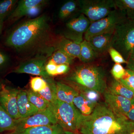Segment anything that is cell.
I'll use <instances>...</instances> for the list:
<instances>
[{
	"label": "cell",
	"instance_id": "cell-1",
	"mask_svg": "<svg viewBox=\"0 0 134 134\" xmlns=\"http://www.w3.org/2000/svg\"><path fill=\"white\" fill-rule=\"evenodd\" d=\"M56 38L49 18L43 14L19 23L9 34L5 44L25 60L40 56L50 58L55 50Z\"/></svg>",
	"mask_w": 134,
	"mask_h": 134
},
{
	"label": "cell",
	"instance_id": "cell-2",
	"mask_svg": "<svg viewBox=\"0 0 134 134\" xmlns=\"http://www.w3.org/2000/svg\"><path fill=\"white\" fill-rule=\"evenodd\" d=\"M134 122L117 114L105 102L98 103L91 114L83 115L79 131L80 134H130Z\"/></svg>",
	"mask_w": 134,
	"mask_h": 134
},
{
	"label": "cell",
	"instance_id": "cell-3",
	"mask_svg": "<svg viewBox=\"0 0 134 134\" xmlns=\"http://www.w3.org/2000/svg\"><path fill=\"white\" fill-rule=\"evenodd\" d=\"M70 86H79L103 94L108 89L105 73L101 67L92 65L77 66L65 78Z\"/></svg>",
	"mask_w": 134,
	"mask_h": 134
},
{
	"label": "cell",
	"instance_id": "cell-4",
	"mask_svg": "<svg viewBox=\"0 0 134 134\" xmlns=\"http://www.w3.org/2000/svg\"><path fill=\"white\" fill-rule=\"evenodd\" d=\"M51 104L57 123L65 131H79L83 115L74 105L58 100Z\"/></svg>",
	"mask_w": 134,
	"mask_h": 134
},
{
	"label": "cell",
	"instance_id": "cell-5",
	"mask_svg": "<svg viewBox=\"0 0 134 134\" xmlns=\"http://www.w3.org/2000/svg\"><path fill=\"white\" fill-rule=\"evenodd\" d=\"M111 47L128 60L134 47V21L127 18L117 26L114 32Z\"/></svg>",
	"mask_w": 134,
	"mask_h": 134
},
{
	"label": "cell",
	"instance_id": "cell-6",
	"mask_svg": "<svg viewBox=\"0 0 134 134\" xmlns=\"http://www.w3.org/2000/svg\"><path fill=\"white\" fill-rule=\"evenodd\" d=\"M78 2L80 12L91 23L105 17L116 9L114 0H80Z\"/></svg>",
	"mask_w": 134,
	"mask_h": 134
},
{
	"label": "cell",
	"instance_id": "cell-7",
	"mask_svg": "<svg viewBox=\"0 0 134 134\" xmlns=\"http://www.w3.org/2000/svg\"><path fill=\"white\" fill-rule=\"evenodd\" d=\"M126 19L122 12L115 9L105 17L91 23L85 33V40L88 41L97 35L114 32L117 26Z\"/></svg>",
	"mask_w": 134,
	"mask_h": 134
},
{
	"label": "cell",
	"instance_id": "cell-8",
	"mask_svg": "<svg viewBox=\"0 0 134 134\" xmlns=\"http://www.w3.org/2000/svg\"><path fill=\"white\" fill-rule=\"evenodd\" d=\"M57 120L51 104L49 108L39 111L34 115L16 120L15 132L19 133L30 128L57 124Z\"/></svg>",
	"mask_w": 134,
	"mask_h": 134
},
{
	"label": "cell",
	"instance_id": "cell-9",
	"mask_svg": "<svg viewBox=\"0 0 134 134\" xmlns=\"http://www.w3.org/2000/svg\"><path fill=\"white\" fill-rule=\"evenodd\" d=\"M49 58L45 56H37L26 59L18 65L12 72L16 74H26L40 76L44 79L51 77L46 70V65Z\"/></svg>",
	"mask_w": 134,
	"mask_h": 134
},
{
	"label": "cell",
	"instance_id": "cell-10",
	"mask_svg": "<svg viewBox=\"0 0 134 134\" xmlns=\"http://www.w3.org/2000/svg\"><path fill=\"white\" fill-rule=\"evenodd\" d=\"M19 90L1 85L0 89V105L12 119H20L17 105V96Z\"/></svg>",
	"mask_w": 134,
	"mask_h": 134
},
{
	"label": "cell",
	"instance_id": "cell-11",
	"mask_svg": "<svg viewBox=\"0 0 134 134\" xmlns=\"http://www.w3.org/2000/svg\"><path fill=\"white\" fill-rule=\"evenodd\" d=\"M91 24L89 19L82 14L72 18L66 24V27L69 32L65 37L81 44L83 41V35L87 31Z\"/></svg>",
	"mask_w": 134,
	"mask_h": 134
},
{
	"label": "cell",
	"instance_id": "cell-12",
	"mask_svg": "<svg viewBox=\"0 0 134 134\" xmlns=\"http://www.w3.org/2000/svg\"><path fill=\"white\" fill-rule=\"evenodd\" d=\"M105 102L114 112L126 117L132 104V100L113 94L108 90L103 93Z\"/></svg>",
	"mask_w": 134,
	"mask_h": 134
},
{
	"label": "cell",
	"instance_id": "cell-13",
	"mask_svg": "<svg viewBox=\"0 0 134 134\" xmlns=\"http://www.w3.org/2000/svg\"><path fill=\"white\" fill-rule=\"evenodd\" d=\"M46 0H21L19 1L14 9L7 18L8 23H15L24 16H26L32 8L38 6L44 7L47 5Z\"/></svg>",
	"mask_w": 134,
	"mask_h": 134
},
{
	"label": "cell",
	"instance_id": "cell-14",
	"mask_svg": "<svg viewBox=\"0 0 134 134\" xmlns=\"http://www.w3.org/2000/svg\"><path fill=\"white\" fill-rule=\"evenodd\" d=\"M80 43L63 37L56 38L55 50H59L72 58L80 59L81 45Z\"/></svg>",
	"mask_w": 134,
	"mask_h": 134
},
{
	"label": "cell",
	"instance_id": "cell-15",
	"mask_svg": "<svg viewBox=\"0 0 134 134\" xmlns=\"http://www.w3.org/2000/svg\"><path fill=\"white\" fill-rule=\"evenodd\" d=\"M17 105L20 119L30 117L39 111L30 102L27 97V91L25 90H19L17 96Z\"/></svg>",
	"mask_w": 134,
	"mask_h": 134
},
{
	"label": "cell",
	"instance_id": "cell-16",
	"mask_svg": "<svg viewBox=\"0 0 134 134\" xmlns=\"http://www.w3.org/2000/svg\"><path fill=\"white\" fill-rule=\"evenodd\" d=\"M114 32L94 36L88 41L98 54L108 51L111 47Z\"/></svg>",
	"mask_w": 134,
	"mask_h": 134
},
{
	"label": "cell",
	"instance_id": "cell-17",
	"mask_svg": "<svg viewBox=\"0 0 134 134\" xmlns=\"http://www.w3.org/2000/svg\"><path fill=\"white\" fill-rule=\"evenodd\" d=\"M57 99L65 103L74 105V99L79 92L73 87L61 82H56Z\"/></svg>",
	"mask_w": 134,
	"mask_h": 134
},
{
	"label": "cell",
	"instance_id": "cell-18",
	"mask_svg": "<svg viewBox=\"0 0 134 134\" xmlns=\"http://www.w3.org/2000/svg\"><path fill=\"white\" fill-rule=\"evenodd\" d=\"M65 131L57 123L30 128L19 133L16 132L18 134H63Z\"/></svg>",
	"mask_w": 134,
	"mask_h": 134
},
{
	"label": "cell",
	"instance_id": "cell-19",
	"mask_svg": "<svg viewBox=\"0 0 134 134\" xmlns=\"http://www.w3.org/2000/svg\"><path fill=\"white\" fill-rule=\"evenodd\" d=\"M73 103L82 114L85 116L91 114L97 104L79 93L74 99Z\"/></svg>",
	"mask_w": 134,
	"mask_h": 134
},
{
	"label": "cell",
	"instance_id": "cell-20",
	"mask_svg": "<svg viewBox=\"0 0 134 134\" xmlns=\"http://www.w3.org/2000/svg\"><path fill=\"white\" fill-rule=\"evenodd\" d=\"M107 90L113 94L125 97L132 100L134 98V94L131 91L119 81L114 79L108 87Z\"/></svg>",
	"mask_w": 134,
	"mask_h": 134
},
{
	"label": "cell",
	"instance_id": "cell-21",
	"mask_svg": "<svg viewBox=\"0 0 134 134\" xmlns=\"http://www.w3.org/2000/svg\"><path fill=\"white\" fill-rule=\"evenodd\" d=\"M81 53L80 60L85 64L90 63L94 60L98 54L90 44L88 41L84 40L80 44Z\"/></svg>",
	"mask_w": 134,
	"mask_h": 134
},
{
	"label": "cell",
	"instance_id": "cell-22",
	"mask_svg": "<svg viewBox=\"0 0 134 134\" xmlns=\"http://www.w3.org/2000/svg\"><path fill=\"white\" fill-rule=\"evenodd\" d=\"M115 7L127 19L134 21V0H114Z\"/></svg>",
	"mask_w": 134,
	"mask_h": 134
},
{
	"label": "cell",
	"instance_id": "cell-23",
	"mask_svg": "<svg viewBox=\"0 0 134 134\" xmlns=\"http://www.w3.org/2000/svg\"><path fill=\"white\" fill-rule=\"evenodd\" d=\"M16 128V120L12 119L0 105V133L14 131Z\"/></svg>",
	"mask_w": 134,
	"mask_h": 134
},
{
	"label": "cell",
	"instance_id": "cell-24",
	"mask_svg": "<svg viewBox=\"0 0 134 134\" xmlns=\"http://www.w3.org/2000/svg\"><path fill=\"white\" fill-rule=\"evenodd\" d=\"M45 79L47 82V86L44 90L38 93L49 103L53 104L58 100L56 95V82L51 77Z\"/></svg>",
	"mask_w": 134,
	"mask_h": 134
},
{
	"label": "cell",
	"instance_id": "cell-25",
	"mask_svg": "<svg viewBox=\"0 0 134 134\" xmlns=\"http://www.w3.org/2000/svg\"><path fill=\"white\" fill-rule=\"evenodd\" d=\"M28 99L39 111L45 110L50 107V103L37 92L27 91Z\"/></svg>",
	"mask_w": 134,
	"mask_h": 134
},
{
	"label": "cell",
	"instance_id": "cell-26",
	"mask_svg": "<svg viewBox=\"0 0 134 134\" xmlns=\"http://www.w3.org/2000/svg\"><path fill=\"white\" fill-rule=\"evenodd\" d=\"M18 1L17 0L0 1V21L3 23L14 9Z\"/></svg>",
	"mask_w": 134,
	"mask_h": 134
},
{
	"label": "cell",
	"instance_id": "cell-27",
	"mask_svg": "<svg viewBox=\"0 0 134 134\" xmlns=\"http://www.w3.org/2000/svg\"><path fill=\"white\" fill-rule=\"evenodd\" d=\"M78 1L73 0L68 1L65 3L60 9L59 17L60 19L64 20L74 14L77 9Z\"/></svg>",
	"mask_w": 134,
	"mask_h": 134
},
{
	"label": "cell",
	"instance_id": "cell-28",
	"mask_svg": "<svg viewBox=\"0 0 134 134\" xmlns=\"http://www.w3.org/2000/svg\"><path fill=\"white\" fill-rule=\"evenodd\" d=\"M49 59L57 65H70L72 64L74 60V58L58 50H55Z\"/></svg>",
	"mask_w": 134,
	"mask_h": 134
},
{
	"label": "cell",
	"instance_id": "cell-29",
	"mask_svg": "<svg viewBox=\"0 0 134 134\" xmlns=\"http://www.w3.org/2000/svg\"><path fill=\"white\" fill-rule=\"evenodd\" d=\"M81 93L89 100L95 104H97L100 98V94L97 92L79 86H71Z\"/></svg>",
	"mask_w": 134,
	"mask_h": 134
},
{
	"label": "cell",
	"instance_id": "cell-30",
	"mask_svg": "<svg viewBox=\"0 0 134 134\" xmlns=\"http://www.w3.org/2000/svg\"><path fill=\"white\" fill-rule=\"evenodd\" d=\"M30 83L31 90L37 93L44 90L47 84L44 78L38 76L32 77L30 80Z\"/></svg>",
	"mask_w": 134,
	"mask_h": 134
},
{
	"label": "cell",
	"instance_id": "cell-31",
	"mask_svg": "<svg viewBox=\"0 0 134 134\" xmlns=\"http://www.w3.org/2000/svg\"><path fill=\"white\" fill-rule=\"evenodd\" d=\"M118 81L131 91L134 94V71L126 69L124 76Z\"/></svg>",
	"mask_w": 134,
	"mask_h": 134
},
{
	"label": "cell",
	"instance_id": "cell-32",
	"mask_svg": "<svg viewBox=\"0 0 134 134\" xmlns=\"http://www.w3.org/2000/svg\"><path fill=\"white\" fill-rule=\"evenodd\" d=\"M111 72L114 79L119 81L124 76L126 72V69L121 64L115 63L111 70Z\"/></svg>",
	"mask_w": 134,
	"mask_h": 134
},
{
	"label": "cell",
	"instance_id": "cell-33",
	"mask_svg": "<svg viewBox=\"0 0 134 134\" xmlns=\"http://www.w3.org/2000/svg\"><path fill=\"white\" fill-rule=\"evenodd\" d=\"M108 52L113 60L117 64H127V62L125 60L123 56L118 51L112 47H110Z\"/></svg>",
	"mask_w": 134,
	"mask_h": 134
},
{
	"label": "cell",
	"instance_id": "cell-34",
	"mask_svg": "<svg viewBox=\"0 0 134 134\" xmlns=\"http://www.w3.org/2000/svg\"><path fill=\"white\" fill-rule=\"evenodd\" d=\"M57 65L53 61L48 59L46 65V70L50 77L56 76Z\"/></svg>",
	"mask_w": 134,
	"mask_h": 134
},
{
	"label": "cell",
	"instance_id": "cell-35",
	"mask_svg": "<svg viewBox=\"0 0 134 134\" xmlns=\"http://www.w3.org/2000/svg\"><path fill=\"white\" fill-rule=\"evenodd\" d=\"M70 68L69 65H57L56 75L66 74L69 71Z\"/></svg>",
	"mask_w": 134,
	"mask_h": 134
},
{
	"label": "cell",
	"instance_id": "cell-36",
	"mask_svg": "<svg viewBox=\"0 0 134 134\" xmlns=\"http://www.w3.org/2000/svg\"><path fill=\"white\" fill-rule=\"evenodd\" d=\"M8 55L2 50H0V67L7 65L9 61Z\"/></svg>",
	"mask_w": 134,
	"mask_h": 134
},
{
	"label": "cell",
	"instance_id": "cell-37",
	"mask_svg": "<svg viewBox=\"0 0 134 134\" xmlns=\"http://www.w3.org/2000/svg\"><path fill=\"white\" fill-rule=\"evenodd\" d=\"M127 119L130 121L134 122V98L132 100V104L129 112L126 115Z\"/></svg>",
	"mask_w": 134,
	"mask_h": 134
},
{
	"label": "cell",
	"instance_id": "cell-38",
	"mask_svg": "<svg viewBox=\"0 0 134 134\" xmlns=\"http://www.w3.org/2000/svg\"><path fill=\"white\" fill-rule=\"evenodd\" d=\"M127 62L126 69L134 71V59H130Z\"/></svg>",
	"mask_w": 134,
	"mask_h": 134
},
{
	"label": "cell",
	"instance_id": "cell-39",
	"mask_svg": "<svg viewBox=\"0 0 134 134\" xmlns=\"http://www.w3.org/2000/svg\"><path fill=\"white\" fill-rule=\"evenodd\" d=\"M63 134H80L77 132H71V131H65Z\"/></svg>",
	"mask_w": 134,
	"mask_h": 134
},
{
	"label": "cell",
	"instance_id": "cell-40",
	"mask_svg": "<svg viewBox=\"0 0 134 134\" xmlns=\"http://www.w3.org/2000/svg\"><path fill=\"white\" fill-rule=\"evenodd\" d=\"M3 23L0 21V36L2 33L3 28Z\"/></svg>",
	"mask_w": 134,
	"mask_h": 134
},
{
	"label": "cell",
	"instance_id": "cell-41",
	"mask_svg": "<svg viewBox=\"0 0 134 134\" xmlns=\"http://www.w3.org/2000/svg\"><path fill=\"white\" fill-rule=\"evenodd\" d=\"M130 59H134V47L133 48V50H132Z\"/></svg>",
	"mask_w": 134,
	"mask_h": 134
},
{
	"label": "cell",
	"instance_id": "cell-42",
	"mask_svg": "<svg viewBox=\"0 0 134 134\" xmlns=\"http://www.w3.org/2000/svg\"><path fill=\"white\" fill-rule=\"evenodd\" d=\"M2 134H18L16 132H15V131H12L9 133H7Z\"/></svg>",
	"mask_w": 134,
	"mask_h": 134
},
{
	"label": "cell",
	"instance_id": "cell-43",
	"mask_svg": "<svg viewBox=\"0 0 134 134\" xmlns=\"http://www.w3.org/2000/svg\"><path fill=\"white\" fill-rule=\"evenodd\" d=\"M130 134H134V131L132 132Z\"/></svg>",
	"mask_w": 134,
	"mask_h": 134
}]
</instances>
